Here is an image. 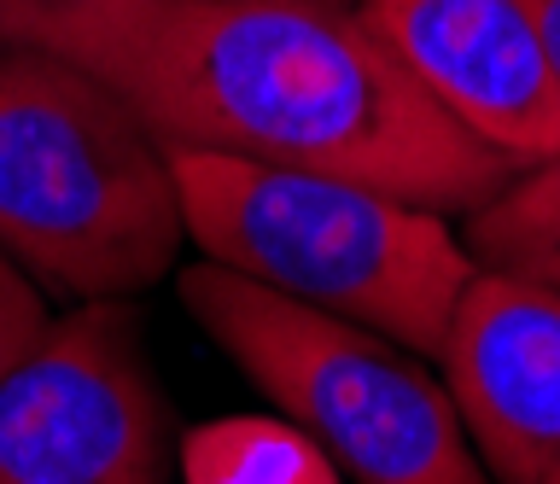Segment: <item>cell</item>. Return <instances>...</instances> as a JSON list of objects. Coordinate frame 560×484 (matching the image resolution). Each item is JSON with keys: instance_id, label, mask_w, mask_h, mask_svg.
Here are the masks:
<instances>
[{"instance_id": "obj_5", "label": "cell", "mask_w": 560, "mask_h": 484, "mask_svg": "<svg viewBox=\"0 0 560 484\" xmlns=\"http://www.w3.org/2000/svg\"><path fill=\"white\" fill-rule=\"evenodd\" d=\"M170 403L122 298L52 316L0 379V484H164Z\"/></svg>"}, {"instance_id": "obj_7", "label": "cell", "mask_w": 560, "mask_h": 484, "mask_svg": "<svg viewBox=\"0 0 560 484\" xmlns=\"http://www.w3.org/2000/svg\"><path fill=\"white\" fill-rule=\"evenodd\" d=\"M490 484H560V292L479 269L438 351Z\"/></svg>"}, {"instance_id": "obj_2", "label": "cell", "mask_w": 560, "mask_h": 484, "mask_svg": "<svg viewBox=\"0 0 560 484\" xmlns=\"http://www.w3.org/2000/svg\"><path fill=\"white\" fill-rule=\"evenodd\" d=\"M199 263L438 362L479 263L450 216L322 169L164 146Z\"/></svg>"}, {"instance_id": "obj_1", "label": "cell", "mask_w": 560, "mask_h": 484, "mask_svg": "<svg viewBox=\"0 0 560 484\" xmlns=\"http://www.w3.org/2000/svg\"><path fill=\"white\" fill-rule=\"evenodd\" d=\"M12 47L82 64L164 146L322 169L438 216L520 176L432 106L357 0H82Z\"/></svg>"}, {"instance_id": "obj_8", "label": "cell", "mask_w": 560, "mask_h": 484, "mask_svg": "<svg viewBox=\"0 0 560 484\" xmlns=\"http://www.w3.org/2000/svg\"><path fill=\"white\" fill-rule=\"evenodd\" d=\"M462 246L490 274L560 292V158L520 169L485 211H472Z\"/></svg>"}, {"instance_id": "obj_13", "label": "cell", "mask_w": 560, "mask_h": 484, "mask_svg": "<svg viewBox=\"0 0 560 484\" xmlns=\"http://www.w3.org/2000/svg\"><path fill=\"white\" fill-rule=\"evenodd\" d=\"M0 54H7V36H0Z\"/></svg>"}, {"instance_id": "obj_9", "label": "cell", "mask_w": 560, "mask_h": 484, "mask_svg": "<svg viewBox=\"0 0 560 484\" xmlns=\"http://www.w3.org/2000/svg\"><path fill=\"white\" fill-rule=\"evenodd\" d=\"M192 479L199 484H287L304 467L322 461L298 426H262V421H228L192 438Z\"/></svg>"}, {"instance_id": "obj_6", "label": "cell", "mask_w": 560, "mask_h": 484, "mask_svg": "<svg viewBox=\"0 0 560 484\" xmlns=\"http://www.w3.org/2000/svg\"><path fill=\"white\" fill-rule=\"evenodd\" d=\"M427 99L514 169L560 158V82L525 0H357Z\"/></svg>"}, {"instance_id": "obj_10", "label": "cell", "mask_w": 560, "mask_h": 484, "mask_svg": "<svg viewBox=\"0 0 560 484\" xmlns=\"http://www.w3.org/2000/svg\"><path fill=\"white\" fill-rule=\"evenodd\" d=\"M47 327H52L47 292L35 286L7 251H0V379H7L18 362H24L35 344H42Z\"/></svg>"}, {"instance_id": "obj_3", "label": "cell", "mask_w": 560, "mask_h": 484, "mask_svg": "<svg viewBox=\"0 0 560 484\" xmlns=\"http://www.w3.org/2000/svg\"><path fill=\"white\" fill-rule=\"evenodd\" d=\"M187 246L164 141L100 76L42 47L0 54V251L47 298L105 304Z\"/></svg>"}, {"instance_id": "obj_12", "label": "cell", "mask_w": 560, "mask_h": 484, "mask_svg": "<svg viewBox=\"0 0 560 484\" xmlns=\"http://www.w3.org/2000/svg\"><path fill=\"white\" fill-rule=\"evenodd\" d=\"M525 7H532V24H537L542 47H549V64H555V82H560V0H525Z\"/></svg>"}, {"instance_id": "obj_4", "label": "cell", "mask_w": 560, "mask_h": 484, "mask_svg": "<svg viewBox=\"0 0 560 484\" xmlns=\"http://www.w3.org/2000/svg\"><path fill=\"white\" fill-rule=\"evenodd\" d=\"M175 286L217 351L357 484H490L427 356L217 263H187Z\"/></svg>"}, {"instance_id": "obj_11", "label": "cell", "mask_w": 560, "mask_h": 484, "mask_svg": "<svg viewBox=\"0 0 560 484\" xmlns=\"http://www.w3.org/2000/svg\"><path fill=\"white\" fill-rule=\"evenodd\" d=\"M65 7H82V0H0V36H7V47H12L30 24L52 19V12H65Z\"/></svg>"}]
</instances>
